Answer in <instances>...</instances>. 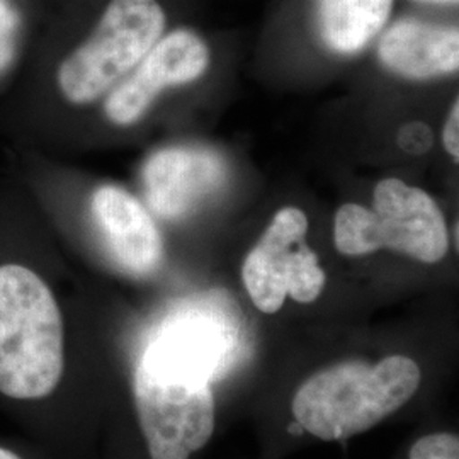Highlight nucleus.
<instances>
[{
	"label": "nucleus",
	"instance_id": "nucleus-1",
	"mask_svg": "<svg viewBox=\"0 0 459 459\" xmlns=\"http://www.w3.org/2000/svg\"><path fill=\"white\" fill-rule=\"evenodd\" d=\"M64 368V316L53 291L26 265H0V394L45 398L56 390Z\"/></svg>",
	"mask_w": 459,
	"mask_h": 459
},
{
	"label": "nucleus",
	"instance_id": "nucleus-2",
	"mask_svg": "<svg viewBox=\"0 0 459 459\" xmlns=\"http://www.w3.org/2000/svg\"><path fill=\"white\" fill-rule=\"evenodd\" d=\"M422 373L405 356L377 364L347 361L308 377L293 398L303 430L324 441H341L377 426L417 392Z\"/></svg>",
	"mask_w": 459,
	"mask_h": 459
},
{
	"label": "nucleus",
	"instance_id": "nucleus-3",
	"mask_svg": "<svg viewBox=\"0 0 459 459\" xmlns=\"http://www.w3.org/2000/svg\"><path fill=\"white\" fill-rule=\"evenodd\" d=\"M159 0H109L96 26L56 68L66 102L87 106L111 92L165 33Z\"/></svg>",
	"mask_w": 459,
	"mask_h": 459
},
{
	"label": "nucleus",
	"instance_id": "nucleus-4",
	"mask_svg": "<svg viewBox=\"0 0 459 459\" xmlns=\"http://www.w3.org/2000/svg\"><path fill=\"white\" fill-rule=\"evenodd\" d=\"M373 204V210L354 203L339 208L333 240L341 254L358 257L390 248L419 263L443 261L449 233L441 208L426 191L385 179L375 187Z\"/></svg>",
	"mask_w": 459,
	"mask_h": 459
},
{
	"label": "nucleus",
	"instance_id": "nucleus-5",
	"mask_svg": "<svg viewBox=\"0 0 459 459\" xmlns=\"http://www.w3.org/2000/svg\"><path fill=\"white\" fill-rule=\"evenodd\" d=\"M133 394L150 458L189 459L212 439V383L170 375L138 361Z\"/></svg>",
	"mask_w": 459,
	"mask_h": 459
},
{
	"label": "nucleus",
	"instance_id": "nucleus-6",
	"mask_svg": "<svg viewBox=\"0 0 459 459\" xmlns=\"http://www.w3.org/2000/svg\"><path fill=\"white\" fill-rule=\"evenodd\" d=\"M307 214L293 206L282 208L248 252L242 279L261 312H279L288 296L298 303H312L322 293L327 276L307 246Z\"/></svg>",
	"mask_w": 459,
	"mask_h": 459
},
{
	"label": "nucleus",
	"instance_id": "nucleus-7",
	"mask_svg": "<svg viewBox=\"0 0 459 459\" xmlns=\"http://www.w3.org/2000/svg\"><path fill=\"white\" fill-rule=\"evenodd\" d=\"M210 66V48L191 30L162 34L142 62L116 85L104 102V113L116 126L140 121L165 87L199 79Z\"/></svg>",
	"mask_w": 459,
	"mask_h": 459
},
{
	"label": "nucleus",
	"instance_id": "nucleus-8",
	"mask_svg": "<svg viewBox=\"0 0 459 459\" xmlns=\"http://www.w3.org/2000/svg\"><path fill=\"white\" fill-rule=\"evenodd\" d=\"M237 332L216 313L189 308L165 322L140 361L178 377L213 383L231 366Z\"/></svg>",
	"mask_w": 459,
	"mask_h": 459
},
{
	"label": "nucleus",
	"instance_id": "nucleus-9",
	"mask_svg": "<svg viewBox=\"0 0 459 459\" xmlns=\"http://www.w3.org/2000/svg\"><path fill=\"white\" fill-rule=\"evenodd\" d=\"M223 159L206 148L176 147L155 152L142 170L152 212L176 220L196 210L225 182Z\"/></svg>",
	"mask_w": 459,
	"mask_h": 459
},
{
	"label": "nucleus",
	"instance_id": "nucleus-10",
	"mask_svg": "<svg viewBox=\"0 0 459 459\" xmlns=\"http://www.w3.org/2000/svg\"><path fill=\"white\" fill-rule=\"evenodd\" d=\"M91 212L113 261L126 274L145 278L159 269L164 257L162 235L132 193L104 184L92 195Z\"/></svg>",
	"mask_w": 459,
	"mask_h": 459
},
{
	"label": "nucleus",
	"instance_id": "nucleus-11",
	"mask_svg": "<svg viewBox=\"0 0 459 459\" xmlns=\"http://www.w3.org/2000/svg\"><path fill=\"white\" fill-rule=\"evenodd\" d=\"M377 56L385 68L411 81L456 74L458 28L419 19H402L381 36Z\"/></svg>",
	"mask_w": 459,
	"mask_h": 459
},
{
	"label": "nucleus",
	"instance_id": "nucleus-12",
	"mask_svg": "<svg viewBox=\"0 0 459 459\" xmlns=\"http://www.w3.org/2000/svg\"><path fill=\"white\" fill-rule=\"evenodd\" d=\"M394 0H316V28L324 45L356 55L386 26Z\"/></svg>",
	"mask_w": 459,
	"mask_h": 459
},
{
	"label": "nucleus",
	"instance_id": "nucleus-13",
	"mask_svg": "<svg viewBox=\"0 0 459 459\" xmlns=\"http://www.w3.org/2000/svg\"><path fill=\"white\" fill-rule=\"evenodd\" d=\"M24 22V13L17 0H0V74L16 62Z\"/></svg>",
	"mask_w": 459,
	"mask_h": 459
},
{
	"label": "nucleus",
	"instance_id": "nucleus-14",
	"mask_svg": "<svg viewBox=\"0 0 459 459\" xmlns=\"http://www.w3.org/2000/svg\"><path fill=\"white\" fill-rule=\"evenodd\" d=\"M411 459H459L458 436L429 434L411 446Z\"/></svg>",
	"mask_w": 459,
	"mask_h": 459
},
{
	"label": "nucleus",
	"instance_id": "nucleus-15",
	"mask_svg": "<svg viewBox=\"0 0 459 459\" xmlns=\"http://www.w3.org/2000/svg\"><path fill=\"white\" fill-rule=\"evenodd\" d=\"M444 148L446 152L455 159V162L459 160V102L458 99L453 104V109L449 113V117L446 121L443 133Z\"/></svg>",
	"mask_w": 459,
	"mask_h": 459
},
{
	"label": "nucleus",
	"instance_id": "nucleus-16",
	"mask_svg": "<svg viewBox=\"0 0 459 459\" xmlns=\"http://www.w3.org/2000/svg\"><path fill=\"white\" fill-rule=\"evenodd\" d=\"M0 459H21L17 455H14L13 451H9V449H4V447H0Z\"/></svg>",
	"mask_w": 459,
	"mask_h": 459
},
{
	"label": "nucleus",
	"instance_id": "nucleus-17",
	"mask_svg": "<svg viewBox=\"0 0 459 459\" xmlns=\"http://www.w3.org/2000/svg\"><path fill=\"white\" fill-rule=\"evenodd\" d=\"M420 2H429V4H458V0H420Z\"/></svg>",
	"mask_w": 459,
	"mask_h": 459
}]
</instances>
